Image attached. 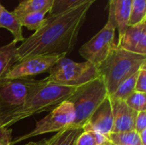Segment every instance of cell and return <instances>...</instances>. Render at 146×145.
<instances>
[{"mask_svg":"<svg viewBox=\"0 0 146 145\" xmlns=\"http://www.w3.org/2000/svg\"><path fill=\"white\" fill-rule=\"evenodd\" d=\"M96 1L86 0L62 13L46 17L44 25L17 47L16 62L35 56H66L71 52L87 13Z\"/></svg>","mask_w":146,"mask_h":145,"instance_id":"6da1fadb","label":"cell"},{"mask_svg":"<svg viewBox=\"0 0 146 145\" xmlns=\"http://www.w3.org/2000/svg\"><path fill=\"white\" fill-rule=\"evenodd\" d=\"M104 145H116V144H113L112 142H110V141L109 140V141H108V142H107V143H106V144H104Z\"/></svg>","mask_w":146,"mask_h":145,"instance_id":"4dcf8cb0","label":"cell"},{"mask_svg":"<svg viewBox=\"0 0 146 145\" xmlns=\"http://www.w3.org/2000/svg\"><path fill=\"white\" fill-rule=\"evenodd\" d=\"M116 45L125 50L146 56V18L135 25L128 26Z\"/></svg>","mask_w":146,"mask_h":145,"instance_id":"8fae6325","label":"cell"},{"mask_svg":"<svg viewBox=\"0 0 146 145\" xmlns=\"http://www.w3.org/2000/svg\"><path fill=\"white\" fill-rule=\"evenodd\" d=\"M44 79L32 78L0 80V112L19 107L25 103L42 86Z\"/></svg>","mask_w":146,"mask_h":145,"instance_id":"8992f818","label":"cell"},{"mask_svg":"<svg viewBox=\"0 0 146 145\" xmlns=\"http://www.w3.org/2000/svg\"><path fill=\"white\" fill-rule=\"evenodd\" d=\"M82 132L80 128H68L60 131L48 139V145H75Z\"/></svg>","mask_w":146,"mask_h":145,"instance_id":"e0dca14e","label":"cell"},{"mask_svg":"<svg viewBox=\"0 0 146 145\" xmlns=\"http://www.w3.org/2000/svg\"><path fill=\"white\" fill-rule=\"evenodd\" d=\"M64 55L35 56L26 58L14 64L3 79L32 78L40 73H48L50 69Z\"/></svg>","mask_w":146,"mask_h":145,"instance_id":"9c48e42d","label":"cell"},{"mask_svg":"<svg viewBox=\"0 0 146 145\" xmlns=\"http://www.w3.org/2000/svg\"><path fill=\"white\" fill-rule=\"evenodd\" d=\"M17 46L15 41L0 46V80L16 62Z\"/></svg>","mask_w":146,"mask_h":145,"instance_id":"2e32d148","label":"cell"},{"mask_svg":"<svg viewBox=\"0 0 146 145\" xmlns=\"http://www.w3.org/2000/svg\"><path fill=\"white\" fill-rule=\"evenodd\" d=\"M74 120V111L70 102L64 101L52 109L44 119L36 122L35 127L29 132L12 140L11 145H15L23 140L34 138L50 132H58L70 128Z\"/></svg>","mask_w":146,"mask_h":145,"instance_id":"52a82bcc","label":"cell"},{"mask_svg":"<svg viewBox=\"0 0 146 145\" xmlns=\"http://www.w3.org/2000/svg\"><path fill=\"white\" fill-rule=\"evenodd\" d=\"M145 64L146 56L125 50L116 45L107 58L97 66V69L111 96L123 81Z\"/></svg>","mask_w":146,"mask_h":145,"instance_id":"3957f363","label":"cell"},{"mask_svg":"<svg viewBox=\"0 0 146 145\" xmlns=\"http://www.w3.org/2000/svg\"><path fill=\"white\" fill-rule=\"evenodd\" d=\"M5 28L9 30L13 37L15 43L23 42L25 38L22 34V26L20 19L12 11L7 10L5 8L0 12V28Z\"/></svg>","mask_w":146,"mask_h":145,"instance_id":"5bb4252c","label":"cell"},{"mask_svg":"<svg viewBox=\"0 0 146 145\" xmlns=\"http://www.w3.org/2000/svg\"><path fill=\"white\" fill-rule=\"evenodd\" d=\"M111 99L113 111V131L112 132H122L134 131L135 120L138 112L127 105L125 101Z\"/></svg>","mask_w":146,"mask_h":145,"instance_id":"7c38bea8","label":"cell"},{"mask_svg":"<svg viewBox=\"0 0 146 145\" xmlns=\"http://www.w3.org/2000/svg\"><path fill=\"white\" fill-rule=\"evenodd\" d=\"M146 129V111L139 112L135 120V129L137 133L141 132Z\"/></svg>","mask_w":146,"mask_h":145,"instance_id":"484cf974","label":"cell"},{"mask_svg":"<svg viewBox=\"0 0 146 145\" xmlns=\"http://www.w3.org/2000/svg\"><path fill=\"white\" fill-rule=\"evenodd\" d=\"M22 26L27 27L30 31L39 30L45 23V14L42 12H32L25 14L19 17Z\"/></svg>","mask_w":146,"mask_h":145,"instance_id":"ac0fdd59","label":"cell"},{"mask_svg":"<svg viewBox=\"0 0 146 145\" xmlns=\"http://www.w3.org/2000/svg\"><path fill=\"white\" fill-rule=\"evenodd\" d=\"M138 73L139 71L136 73L130 76L125 81H123L118 86L115 91L110 97L112 99H118V100L125 101L133 91H135V85H136V79H137Z\"/></svg>","mask_w":146,"mask_h":145,"instance_id":"ffe728a7","label":"cell"},{"mask_svg":"<svg viewBox=\"0 0 146 145\" xmlns=\"http://www.w3.org/2000/svg\"><path fill=\"white\" fill-rule=\"evenodd\" d=\"M25 145H48V139H42L38 142H30Z\"/></svg>","mask_w":146,"mask_h":145,"instance_id":"f546056e","label":"cell"},{"mask_svg":"<svg viewBox=\"0 0 146 145\" xmlns=\"http://www.w3.org/2000/svg\"><path fill=\"white\" fill-rule=\"evenodd\" d=\"M3 8H4V7H3V5H2V4L0 3V12L2 11V9H3Z\"/></svg>","mask_w":146,"mask_h":145,"instance_id":"1f68e13d","label":"cell"},{"mask_svg":"<svg viewBox=\"0 0 146 145\" xmlns=\"http://www.w3.org/2000/svg\"><path fill=\"white\" fill-rule=\"evenodd\" d=\"M12 140V130L10 127L0 128V145H11Z\"/></svg>","mask_w":146,"mask_h":145,"instance_id":"4316f807","label":"cell"},{"mask_svg":"<svg viewBox=\"0 0 146 145\" xmlns=\"http://www.w3.org/2000/svg\"><path fill=\"white\" fill-rule=\"evenodd\" d=\"M109 18L115 25L119 32V38L124 34L128 27L131 0H109Z\"/></svg>","mask_w":146,"mask_h":145,"instance_id":"4fadbf2b","label":"cell"},{"mask_svg":"<svg viewBox=\"0 0 146 145\" xmlns=\"http://www.w3.org/2000/svg\"><path fill=\"white\" fill-rule=\"evenodd\" d=\"M92 133V135L93 136V138L95 140V143L96 145H104L108 141V138L99 132H93V131H88Z\"/></svg>","mask_w":146,"mask_h":145,"instance_id":"83f0119b","label":"cell"},{"mask_svg":"<svg viewBox=\"0 0 146 145\" xmlns=\"http://www.w3.org/2000/svg\"><path fill=\"white\" fill-rule=\"evenodd\" d=\"M75 145H96V143L90 132L83 131L79 136Z\"/></svg>","mask_w":146,"mask_h":145,"instance_id":"d4e9b609","label":"cell"},{"mask_svg":"<svg viewBox=\"0 0 146 145\" xmlns=\"http://www.w3.org/2000/svg\"><path fill=\"white\" fill-rule=\"evenodd\" d=\"M86 0H55L53 8L50 15H56L69 9L76 5H79Z\"/></svg>","mask_w":146,"mask_h":145,"instance_id":"603a6c76","label":"cell"},{"mask_svg":"<svg viewBox=\"0 0 146 145\" xmlns=\"http://www.w3.org/2000/svg\"><path fill=\"white\" fill-rule=\"evenodd\" d=\"M48 73L49 76L44 79L47 83L64 86H80L99 76L92 63L87 61L76 62L66 56L61 58Z\"/></svg>","mask_w":146,"mask_h":145,"instance_id":"5b68a950","label":"cell"},{"mask_svg":"<svg viewBox=\"0 0 146 145\" xmlns=\"http://www.w3.org/2000/svg\"><path fill=\"white\" fill-rule=\"evenodd\" d=\"M139 139L141 141L142 145H146V129L142 131L141 132H139Z\"/></svg>","mask_w":146,"mask_h":145,"instance_id":"f1b7e54d","label":"cell"},{"mask_svg":"<svg viewBox=\"0 0 146 145\" xmlns=\"http://www.w3.org/2000/svg\"><path fill=\"white\" fill-rule=\"evenodd\" d=\"M125 103L128 107L138 113L146 111V93L135 91L125 100Z\"/></svg>","mask_w":146,"mask_h":145,"instance_id":"7402d4cb","label":"cell"},{"mask_svg":"<svg viewBox=\"0 0 146 145\" xmlns=\"http://www.w3.org/2000/svg\"><path fill=\"white\" fill-rule=\"evenodd\" d=\"M108 139L116 145H142L139 135L135 131L111 132Z\"/></svg>","mask_w":146,"mask_h":145,"instance_id":"d6986e66","label":"cell"},{"mask_svg":"<svg viewBox=\"0 0 146 145\" xmlns=\"http://www.w3.org/2000/svg\"><path fill=\"white\" fill-rule=\"evenodd\" d=\"M54 1L55 0H21L12 12L18 17L32 12L50 13Z\"/></svg>","mask_w":146,"mask_h":145,"instance_id":"9a60e30c","label":"cell"},{"mask_svg":"<svg viewBox=\"0 0 146 145\" xmlns=\"http://www.w3.org/2000/svg\"><path fill=\"white\" fill-rule=\"evenodd\" d=\"M146 18V0H131L129 26L135 25Z\"/></svg>","mask_w":146,"mask_h":145,"instance_id":"44dd1931","label":"cell"},{"mask_svg":"<svg viewBox=\"0 0 146 145\" xmlns=\"http://www.w3.org/2000/svg\"><path fill=\"white\" fill-rule=\"evenodd\" d=\"M116 27L108 17L104 26L80 49V56L96 67L103 62L116 47L115 41Z\"/></svg>","mask_w":146,"mask_h":145,"instance_id":"ba28073f","label":"cell"},{"mask_svg":"<svg viewBox=\"0 0 146 145\" xmlns=\"http://www.w3.org/2000/svg\"><path fill=\"white\" fill-rule=\"evenodd\" d=\"M109 96L100 76L80 85L68 98L74 111V120L70 128L82 129L92 113Z\"/></svg>","mask_w":146,"mask_h":145,"instance_id":"277c9868","label":"cell"},{"mask_svg":"<svg viewBox=\"0 0 146 145\" xmlns=\"http://www.w3.org/2000/svg\"><path fill=\"white\" fill-rule=\"evenodd\" d=\"M135 91L142 93H146V64L142 66L141 68L139 70L136 79Z\"/></svg>","mask_w":146,"mask_h":145,"instance_id":"cb8c5ba5","label":"cell"},{"mask_svg":"<svg viewBox=\"0 0 146 145\" xmlns=\"http://www.w3.org/2000/svg\"><path fill=\"white\" fill-rule=\"evenodd\" d=\"M80 86L58 85L45 81V85L25 103L0 112V128H9L21 120L45 111H51L62 102L68 100Z\"/></svg>","mask_w":146,"mask_h":145,"instance_id":"7a4b0ae2","label":"cell"},{"mask_svg":"<svg viewBox=\"0 0 146 145\" xmlns=\"http://www.w3.org/2000/svg\"><path fill=\"white\" fill-rule=\"evenodd\" d=\"M113 125L112 103L109 95L92 113L82 130L97 132L108 138L113 131Z\"/></svg>","mask_w":146,"mask_h":145,"instance_id":"30bf717a","label":"cell"}]
</instances>
